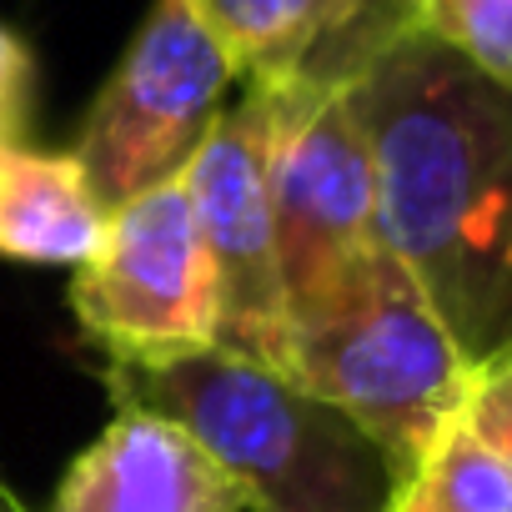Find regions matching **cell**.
<instances>
[{"label":"cell","mask_w":512,"mask_h":512,"mask_svg":"<svg viewBox=\"0 0 512 512\" xmlns=\"http://www.w3.org/2000/svg\"><path fill=\"white\" fill-rule=\"evenodd\" d=\"M342 86L372 151L377 246L482 362L512 342V86L417 26L377 41Z\"/></svg>","instance_id":"6da1fadb"},{"label":"cell","mask_w":512,"mask_h":512,"mask_svg":"<svg viewBox=\"0 0 512 512\" xmlns=\"http://www.w3.org/2000/svg\"><path fill=\"white\" fill-rule=\"evenodd\" d=\"M116 407L186 427L241 487L246 512H387L397 477L377 442L282 367L226 347L111 362Z\"/></svg>","instance_id":"7a4b0ae2"},{"label":"cell","mask_w":512,"mask_h":512,"mask_svg":"<svg viewBox=\"0 0 512 512\" xmlns=\"http://www.w3.org/2000/svg\"><path fill=\"white\" fill-rule=\"evenodd\" d=\"M282 372L347 412L402 482L462 412L472 362L417 277L387 246H367L312 307L287 317Z\"/></svg>","instance_id":"3957f363"},{"label":"cell","mask_w":512,"mask_h":512,"mask_svg":"<svg viewBox=\"0 0 512 512\" xmlns=\"http://www.w3.org/2000/svg\"><path fill=\"white\" fill-rule=\"evenodd\" d=\"M262 86L272 96L267 196L292 317L312 307L367 246H377V181L342 81L292 76Z\"/></svg>","instance_id":"277c9868"},{"label":"cell","mask_w":512,"mask_h":512,"mask_svg":"<svg viewBox=\"0 0 512 512\" xmlns=\"http://www.w3.org/2000/svg\"><path fill=\"white\" fill-rule=\"evenodd\" d=\"M231 81L236 66L186 0H156L136 41L96 91L71 151L101 211L176 181L221 116Z\"/></svg>","instance_id":"5b68a950"},{"label":"cell","mask_w":512,"mask_h":512,"mask_svg":"<svg viewBox=\"0 0 512 512\" xmlns=\"http://www.w3.org/2000/svg\"><path fill=\"white\" fill-rule=\"evenodd\" d=\"M71 307L111 362H161L216 342V287L181 176L106 211Z\"/></svg>","instance_id":"8992f818"},{"label":"cell","mask_w":512,"mask_h":512,"mask_svg":"<svg viewBox=\"0 0 512 512\" xmlns=\"http://www.w3.org/2000/svg\"><path fill=\"white\" fill-rule=\"evenodd\" d=\"M267 116L272 96L251 81L241 106L221 111L181 171V191L196 211L211 287H216V342L226 352L282 367L287 297L277 267V226L267 196Z\"/></svg>","instance_id":"52a82bcc"},{"label":"cell","mask_w":512,"mask_h":512,"mask_svg":"<svg viewBox=\"0 0 512 512\" xmlns=\"http://www.w3.org/2000/svg\"><path fill=\"white\" fill-rule=\"evenodd\" d=\"M51 512H246L241 487L171 417L116 407L66 467Z\"/></svg>","instance_id":"ba28073f"},{"label":"cell","mask_w":512,"mask_h":512,"mask_svg":"<svg viewBox=\"0 0 512 512\" xmlns=\"http://www.w3.org/2000/svg\"><path fill=\"white\" fill-rule=\"evenodd\" d=\"M246 81L352 71L372 0H186Z\"/></svg>","instance_id":"9c48e42d"},{"label":"cell","mask_w":512,"mask_h":512,"mask_svg":"<svg viewBox=\"0 0 512 512\" xmlns=\"http://www.w3.org/2000/svg\"><path fill=\"white\" fill-rule=\"evenodd\" d=\"M106 226L81 161L6 146L0 151V256L36 267H81Z\"/></svg>","instance_id":"30bf717a"},{"label":"cell","mask_w":512,"mask_h":512,"mask_svg":"<svg viewBox=\"0 0 512 512\" xmlns=\"http://www.w3.org/2000/svg\"><path fill=\"white\" fill-rule=\"evenodd\" d=\"M387 512H512V467L457 412L397 482Z\"/></svg>","instance_id":"8fae6325"},{"label":"cell","mask_w":512,"mask_h":512,"mask_svg":"<svg viewBox=\"0 0 512 512\" xmlns=\"http://www.w3.org/2000/svg\"><path fill=\"white\" fill-rule=\"evenodd\" d=\"M407 26L512 86V0H412Z\"/></svg>","instance_id":"7c38bea8"},{"label":"cell","mask_w":512,"mask_h":512,"mask_svg":"<svg viewBox=\"0 0 512 512\" xmlns=\"http://www.w3.org/2000/svg\"><path fill=\"white\" fill-rule=\"evenodd\" d=\"M462 422L512 467V342L472 362L467 397H462Z\"/></svg>","instance_id":"4fadbf2b"},{"label":"cell","mask_w":512,"mask_h":512,"mask_svg":"<svg viewBox=\"0 0 512 512\" xmlns=\"http://www.w3.org/2000/svg\"><path fill=\"white\" fill-rule=\"evenodd\" d=\"M31 81H36L31 51L21 46L16 31L0 26V151L21 146L26 111H31Z\"/></svg>","instance_id":"5bb4252c"},{"label":"cell","mask_w":512,"mask_h":512,"mask_svg":"<svg viewBox=\"0 0 512 512\" xmlns=\"http://www.w3.org/2000/svg\"><path fill=\"white\" fill-rule=\"evenodd\" d=\"M407 6H412V0H372V11H367V26H362V41H357L352 66H357L377 41H387L392 31H402V26H407Z\"/></svg>","instance_id":"9a60e30c"},{"label":"cell","mask_w":512,"mask_h":512,"mask_svg":"<svg viewBox=\"0 0 512 512\" xmlns=\"http://www.w3.org/2000/svg\"><path fill=\"white\" fill-rule=\"evenodd\" d=\"M0 512H26V507H21V502L6 492V487H0Z\"/></svg>","instance_id":"2e32d148"}]
</instances>
